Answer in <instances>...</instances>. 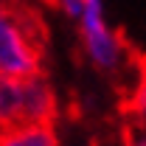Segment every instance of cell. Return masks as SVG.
Segmentation results:
<instances>
[{"mask_svg":"<svg viewBox=\"0 0 146 146\" xmlns=\"http://www.w3.org/2000/svg\"><path fill=\"white\" fill-rule=\"evenodd\" d=\"M124 146H146V129L132 127L124 132Z\"/></svg>","mask_w":146,"mask_h":146,"instance_id":"8","label":"cell"},{"mask_svg":"<svg viewBox=\"0 0 146 146\" xmlns=\"http://www.w3.org/2000/svg\"><path fill=\"white\" fill-rule=\"evenodd\" d=\"M23 87V121L25 124H56L59 118V98L48 79V73H34L20 79Z\"/></svg>","mask_w":146,"mask_h":146,"instance_id":"3","label":"cell"},{"mask_svg":"<svg viewBox=\"0 0 146 146\" xmlns=\"http://www.w3.org/2000/svg\"><path fill=\"white\" fill-rule=\"evenodd\" d=\"M56 3V9L65 14L68 20H79V14H82V6H84V0H54Z\"/></svg>","mask_w":146,"mask_h":146,"instance_id":"7","label":"cell"},{"mask_svg":"<svg viewBox=\"0 0 146 146\" xmlns=\"http://www.w3.org/2000/svg\"><path fill=\"white\" fill-rule=\"evenodd\" d=\"M129 112L135 115L138 127L146 129V59L138 62V82H135V90L129 96Z\"/></svg>","mask_w":146,"mask_h":146,"instance_id":"6","label":"cell"},{"mask_svg":"<svg viewBox=\"0 0 146 146\" xmlns=\"http://www.w3.org/2000/svg\"><path fill=\"white\" fill-rule=\"evenodd\" d=\"M76 25H79V39H82L84 59L101 76H121L127 70L129 45L124 39V34L115 25H110L104 0H84Z\"/></svg>","mask_w":146,"mask_h":146,"instance_id":"2","label":"cell"},{"mask_svg":"<svg viewBox=\"0 0 146 146\" xmlns=\"http://www.w3.org/2000/svg\"><path fill=\"white\" fill-rule=\"evenodd\" d=\"M6 3H9V0H0V9H3V6H6Z\"/></svg>","mask_w":146,"mask_h":146,"instance_id":"9","label":"cell"},{"mask_svg":"<svg viewBox=\"0 0 146 146\" xmlns=\"http://www.w3.org/2000/svg\"><path fill=\"white\" fill-rule=\"evenodd\" d=\"M23 121V87L20 79L0 76V127Z\"/></svg>","mask_w":146,"mask_h":146,"instance_id":"5","label":"cell"},{"mask_svg":"<svg viewBox=\"0 0 146 146\" xmlns=\"http://www.w3.org/2000/svg\"><path fill=\"white\" fill-rule=\"evenodd\" d=\"M45 70V25L31 9L9 0L0 9V76L25 79Z\"/></svg>","mask_w":146,"mask_h":146,"instance_id":"1","label":"cell"},{"mask_svg":"<svg viewBox=\"0 0 146 146\" xmlns=\"http://www.w3.org/2000/svg\"><path fill=\"white\" fill-rule=\"evenodd\" d=\"M0 146H62L56 124H11L0 127Z\"/></svg>","mask_w":146,"mask_h":146,"instance_id":"4","label":"cell"}]
</instances>
